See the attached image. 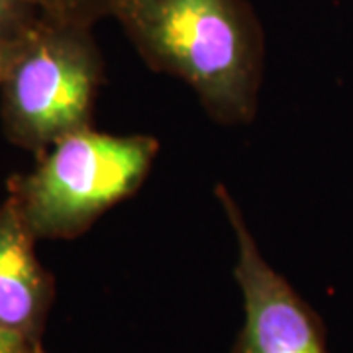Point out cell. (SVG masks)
<instances>
[{"label":"cell","instance_id":"3","mask_svg":"<svg viewBox=\"0 0 353 353\" xmlns=\"http://www.w3.org/2000/svg\"><path fill=\"white\" fill-rule=\"evenodd\" d=\"M104 81V61L92 28L41 18L14 48L0 83L6 138L41 155L53 143L90 128Z\"/></svg>","mask_w":353,"mask_h":353},{"label":"cell","instance_id":"9","mask_svg":"<svg viewBox=\"0 0 353 353\" xmlns=\"http://www.w3.org/2000/svg\"><path fill=\"white\" fill-rule=\"evenodd\" d=\"M16 43H18V41H16ZM16 43H0V83H2V79H4L6 71H8V65L12 61Z\"/></svg>","mask_w":353,"mask_h":353},{"label":"cell","instance_id":"1","mask_svg":"<svg viewBox=\"0 0 353 353\" xmlns=\"http://www.w3.org/2000/svg\"><path fill=\"white\" fill-rule=\"evenodd\" d=\"M112 18L139 57L185 81L212 120L241 126L255 118L265 39L248 0H116Z\"/></svg>","mask_w":353,"mask_h":353},{"label":"cell","instance_id":"2","mask_svg":"<svg viewBox=\"0 0 353 353\" xmlns=\"http://www.w3.org/2000/svg\"><path fill=\"white\" fill-rule=\"evenodd\" d=\"M159 152L152 136H114L92 128L53 143L8 196L38 240H73L145 183Z\"/></svg>","mask_w":353,"mask_h":353},{"label":"cell","instance_id":"4","mask_svg":"<svg viewBox=\"0 0 353 353\" xmlns=\"http://www.w3.org/2000/svg\"><path fill=\"white\" fill-rule=\"evenodd\" d=\"M216 199L236 240L234 275L243 299L236 353H328L312 308L267 263L238 201L224 185L216 187Z\"/></svg>","mask_w":353,"mask_h":353},{"label":"cell","instance_id":"8","mask_svg":"<svg viewBox=\"0 0 353 353\" xmlns=\"http://www.w3.org/2000/svg\"><path fill=\"white\" fill-rule=\"evenodd\" d=\"M0 353H46L41 350L39 341H32L14 334L8 330L0 328Z\"/></svg>","mask_w":353,"mask_h":353},{"label":"cell","instance_id":"6","mask_svg":"<svg viewBox=\"0 0 353 353\" xmlns=\"http://www.w3.org/2000/svg\"><path fill=\"white\" fill-rule=\"evenodd\" d=\"M43 18L57 22L92 26L102 18L112 16L116 0H28Z\"/></svg>","mask_w":353,"mask_h":353},{"label":"cell","instance_id":"7","mask_svg":"<svg viewBox=\"0 0 353 353\" xmlns=\"http://www.w3.org/2000/svg\"><path fill=\"white\" fill-rule=\"evenodd\" d=\"M43 16L28 0H0V43L26 38Z\"/></svg>","mask_w":353,"mask_h":353},{"label":"cell","instance_id":"5","mask_svg":"<svg viewBox=\"0 0 353 353\" xmlns=\"http://www.w3.org/2000/svg\"><path fill=\"white\" fill-rule=\"evenodd\" d=\"M38 238L14 199L0 204V328L39 341L55 285L36 255Z\"/></svg>","mask_w":353,"mask_h":353}]
</instances>
